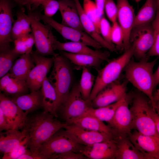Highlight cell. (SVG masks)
Wrapping results in <instances>:
<instances>
[{"label": "cell", "instance_id": "44", "mask_svg": "<svg viewBox=\"0 0 159 159\" xmlns=\"http://www.w3.org/2000/svg\"><path fill=\"white\" fill-rule=\"evenodd\" d=\"M54 159H87L83 154L72 151L59 154Z\"/></svg>", "mask_w": 159, "mask_h": 159}, {"label": "cell", "instance_id": "7", "mask_svg": "<svg viewBox=\"0 0 159 159\" xmlns=\"http://www.w3.org/2000/svg\"><path fill=\"white\" fill-rule=\"evenodd\" d=\"M28 15L31 23L32 33L35 41V45L38 53L45 56H55L53 45L57 39L49 25L44 24L41 22L36 12L28 10Z\"/></svg>", "mask_w": 159, "mask_h": 159}, {"label": "cell", "instance_id": "38", "mask_svg": "<svg viewBox=\"0 0 159 159\" xmlns=\"http://www.w3.org/2000/svg\"><path fill=\"white\" fill-rule=\"evenodd\" d=\"M32 4L41 5L44 9V14L48 17H52L59 10V2L56 0H34L31 3L29 9Z\"/></svg>", "mask_w": 159, "mask_h": 159}, {"label": "cell", "instance_id": "51", "mask_svg": "<svg viewBox=\"0 0 159 159\" xmlns=\"http://www.w3.org/2000/svg\"><path fill=\"white\" fill-rule=\"evenodd\" d=\"M154 99L155 100L159 96V87L157 90L155 95H154Z\"/></svg>", "mask_w": 159, "mask_h": 159}, {"label": "cell", "instance_id": "33", "mask_svg": "<svg viewBox=\"0 0 159 159\" xmlns=\"http://www.w3.org/2000/svg\"><path fill=\"white\" fill-rule=\"evenodd\" d=\"M123 97L116 102L106 106L96 108H94L92 106L90 107L83 115H91L102 121L106 122L109 124L112 121L116 110L121 103Z\"/></svg>", "mask_w": 159, "mask_h": 159}, {"label": "cell", "instance_id": "36", "mask_svg": "<svg viewBox=\"0 0 159 159\" xmlns=\"http://www.w3.org/2000/svg\"><path fill=\"white\" fill-rule=\"evenodd\" d=\"M20 56L14 51L13 49L0 52V78L9 72L14 61Z\"/></svg>", "mask_w": 159, "mask_h": 159}, {"label": "cell", "instance_id": "14", "mask_svg": "<svg viewBox=\"0 0 159 159\" xmlns=\"http://www.w3.org/2000/svg\"><path fill=\"white\" fill-rule=\"evenodd\" d=\"M116 0L117 19L123 33V48L126 50L130 47V36L133 28L136 15L133 7L127 0Z\"/></svg>", "mask_w": 159, "mask_h": 159}, {"label": "cell", "instance_id": "18", "mask_svg": "<svg viewBox=\"0 0 159 159\" xmlns=\"http://www.w3.org/2000/svg\"><path fill=\"white\" fill-rule=\"evenodd\" d=\"M135 147L148 159H159V138L141 134L137 131L130 136Z\"/></svg>", "mask_w": 159, "mask_h": 159}, {"label": "cell", "instance_id": "17", "mask_svg": "<svg viewBox=\"0 0 159 159\" xmlns=\"http://www.w3.org/2000/svg\"><path fill=\"white\" fill-rule=\"evenodd\" d=\"M125 84L115 82L101 90L92 101V107L98 108L116 102L127 94Z\"/></svg>", "mask_w": 159, "mask_h": 159}, {"label": "cell", "instance_id": "31", "mask_svg": "<svg viewBox=\"0 0 159 159\" xmlns=\"http://www.w3.org/2000/svg\"><path fill=\"white\" fill-rule=\"evenodd\" d=\"M61 54L74 64L80 67H92L98 69L104 60L93 55L61 51Z\"/></svg>", "mask_w": 159, "mask_h": 159}, {"label": "cell", "instance_id": "37", "mask_svg": "<svg viewBox=\"0 0 159 159\" xmlns=\"http://www.w3.org/2000/svg\"><path fill=\"white\" fill-rule=\"evenodd\" d=\"M82 7L85 13L94 24L97 32L100 34V24L102 17L99 14L95 2L92 0H83Z\"/></svg>", "mask_w": 159, "mask_h": 159}, {"label": "cell", "instance_id": "39", "mask_svg": "<svg viewBox=\"0 0 159 159\" xmlns=\"http://www.w3.org/2000/svg\"><path fill=\"white\" fill-rule=\"evenodd\" d=\"M153 32V42L152 47L148 52L150 56H159V11L151 23Z\"/></svg>", "mask_w": 159, "mask_h": 159}, {"label": "cell", "instance_id": "3", "mask_svg": "<svg viewBox=\"0 0 159 159\" xmlns=\"http://www.w3.org/2000/svg\"><path fill=\"white\" fill-rule=\"evenodd\" d=\"M54 57L53 69L47 78L57 93L58 110L65 102L71 90L73 77L68 59L58 54Z\"/></svg>", "mask_w": 159, "mask_h": 159}, {"label": "cell", "instance_id": "49", "mask_svg": "<svg viewBox=\"0 0 159 159\" xmlns=\"http://www.w3.org/2000/svg\"><path fill=\"white\" fill-rule=\"evenodd\" d=\"M154 83L155 89L159 84V65L156 71L154 73Z\"/></svg>", "mask_w": 159, "mask_h": 159}, {"label": "cell", "instance_id": "23", "mask_svg": "<svg viewBox=\"0 0 159 159\" xmlns=\"http://www.w3.org/2000/svg\"><path fill=\"white\" fill-rule=\"evenodd\" d=\"M9 97L27 114L43 107L42 96L41 89L37 91L31 92L29 94Z\"/></svg>", "mask_w": 159, "mask_h": 159}, {"label": "cell", "instance_id": "47", "mask_svg": "<svg viewBox=\"0 0 159 159\" xmlns=\"http://www.w3.org/2000/svg\"><path fill=\"white\" fill-rule=\"evenodd\" d=\"M106 0H95V3L100 15L103 17Z\"/></svg>", "mask_w": 159, "mask_h": 159}, {"label": "cell", "instance_id": "9", "mask_svg": "<svg viewBox=\"0 0 159 159\" xmlns=\"http://www.w3.org/2000/svg\"><path fill=\"white\" fill-rule=\"evenodd\" d=\"M92 106V102L82 97L79 86H73L65 102L61 107L62 114L65 122L70 121L82 115Z\"/></svg>", "mask_w": 159, "mask_h": 159}, {"label": "cell", "instance_id": "22", "mask_svg": "<svg viewBox=\"0 0 159 159\" xmlns=\"http://www.w3.org/2000/svg\"><path fill=\"white\" fill-rule=\"evenodd\" d=\"M0 89L1 92L9 97L26 94L29 90L26 81L14 77L9 72L1 78Z\"/></svg>", "mask_w": 159, "mask_h": 159}, {"label": "cell", "instance_id": "32", "mask_svg": "<svg viewBox=\"0 0 159 159\" xmlns=\"http://www.w3.org/2000/svg\"><path fill=\"white\" fill-rule=\"evenodd\" d=\"M157 11L156 0H146L136 15L133 28L151 23L155 17Z\"/></svg>", "mask_w": 159, "mask_h": 159}, {"label": "cell", "instance_id": "26", "mask_svg": "<svg viewBox=\"0 0 159 159\" xmlns=\"http://www.w3.org/2000/svg\"><path fill=\"white\" fill-rule=\"evenodd\" d=\"M44 111L57 117V97L55 90L47 77L41 88Z\"/></svg>", "mask_w": 159, "mask_h": 159}, {"label": "cell", "instance_id": "13", "mask_svg": "<svg viewBox=\"0 0 159 159\" xmlns=\"http://www.w3.org/2000/svg\"><path fill=\"white\" fill-rule=\"evenodd\" d=\"M10 0H0V52L11 48V32L15 21Z\"/></svg>", "mask_w": 159, "mask_h": 159}, {"label": "cell", "instance_id": "27", "mask_svg": "<svg viewBox=\"0 0 159 159\" xmlns=\"http://www.w3.org/2000/svg\"><path fill=\"white\" fill-rule=\"evenodd\" d=\"M26 132L23 129H11L0 132V151L3 154L8 153L19 145L26 136Z\"/></svg>", "mask_w": 159, "mask_h": 159}, {"label": "cell", "instance_id": "34", "mask_svg": "<svg viewBox=\"0 0 159 159\" xmlns=\"http://www.w3.org/2000/svg\"><path fill=\"white\" fill-rule=\"evenodd\" d=\"M80 80L79 84L80 90L83 98H89L93 89L95 77L87 67H83Z\"/></svg>", "mask_w": 159, "mask_h": 159}, {"label": "cell", "instance_id": "29", "mask_svg": "<svg viewBox=\"0 0 159 159\" xmlns=\"http://www.w3.org/2000/svg\"><path fill=\"white\" fill-rule=\"evenodd\" d=\"M31 53L22 54L16 60L9 71L12 76L26 80L29 72L35 66Z\"/></svg>", "mask_w": 159, "mask_h": 159}, {"label": "cell", "instance_id": "12", "mask_svg": "<svg viewBox=\"0 0 159 159\" xmlns=\"http://www.w3.org/2000/svg\"><path fill=\"white\" fill-rule=\"evenodd\" d=\"M129 99L126 94L109 124L114 134L119 139L130 136L131 130L133 129L132 115L129 107Z\"/></svg>", "mask_w": 159, "mask_h": 159}, {"label": "cell", "instance_id": "4", "mask_svg": "<svg viewBox=\"0 0 159 159\" xmlns=\"http://www.w3.org/2000/svg\"><path fill=\"white\" fill-rule=\"evenodd\" d=\"M133 52V48L131 45L121 55L109 61L104 67L99 70L89 98L90 101H92L101 90L118 78L131 60Z\"/></svg>", "mask_w": 159, "mask_h": 159}, {"label": "cell", "instance_id": "1", "mask_svg": "<svg viewBox=\"0 0 159 159\" xmlns=\"http://www.w3.org/2000/svg\"><path fill=\"white\" fill-rule=\"evenodd\" d=\"M54 117L44 111L27 117L23 129L29 138L28 148L32 152L38 153L40 147L67 124L55 119Z\"/></svg>", "mask_w": 159, "mask_h": 159}, {"label": "cell", "instance_id": "24", "mask_svg": "<svg viewBox=\"0 0 159 159\" xmlns=\"http://www.w3.org/2000/svg\"><path fill=\"white\" fill-rule=\"evenodd\" d=\"M74 0L85 31L93 39L99 43L102 47L112 52L115 51L116 49L115 46L107 42L98 32L94 24L85 13L79 0Z\"/></svg>", "mask_w": 159, "mask_h": 159}, {"label": "cell", "instance_id": "53", "mask_svg": "<svg viewBox=\"0 0 159 159\" xmlns=\"http://www.w3.org/2000/svg\"><path fill=\"white\" fill-rule=\"evenodd\" d=\"M13 0L14 2H16L17 4H19V5L21 2L22 0Z\"/></svg>", "mask_w": 159, "mask_h": 159}, {"label": "cell", "instance_id": "35", "mask_svg": "<svg viewBox=\"0 0 159 159\" xmlns=\"http://www.w3.org/2000/svg\"><path fill=\"white\" fill-rule=\"evenodd\" d=\"M14 51L21 55L26 53H31L35 44L33 35L32 33L19 37L13 41Z\"/></svg>", "mask_w": 159, "mask_h": 159}, {"label": "cell", "instance_id": "52", "mask_svg": "<svg viewBox=\"0 0 159 159\" xmlns=\"http://www.w3.org/2000/svg\"><path fill=\"white\" fill-rule=\"evenodd\" d=\"M156 103L157 106L156 110L157 111V113L159 115V99L156 102Z\"/></svg>", "mask_w": 159, "mask_h": 159}, {"label": "cell", "instance_id": "5", "mask_svg": "<svg viewBox=\"0 0 159 159\" xmlns=\"http://www.w3.org/2000/svg\"><path fill=\"white\" fill-rule=\"evenodd\" d=\"M151 107L143 95L138 94L134 96L130 108L133 128L143 135L159 138L155 122L150 113Z\"/></svg>", "mask_w": 159, "mask_h": 159}, {"label": "cell", "instance_id": "6", "mask_svg": "<svg viewBox=\"0 0 159 159\" xmlns=\"http://www.w3.org/2000/svg\"><path fill=\"white\" fill-rule=\"evenodd\" d=\"M54 133L38 150V153L47 159H54L57 155L67 152L80 151L84 145L79 143L65 129Z\"/></svg>", "mask_w": 159, "mask_h": 159}, {"label": "cell", "instance_id": "16", "mask_svg": "<svg viewBox=\"0 0 159 159\" xmlns=\"http://www.w3.org/2000/svg\"><path fill=\"white\" fill-rule=\"evenodd\" d=\"M80 144L85 146L114 140V136L97 131L85 129L73 124L64 127Z\"/></svg>", "mask_w": 159, "mask_h": 159}, {"label": "cell", "instance_id": "28", "mask_svg": "<svg viewBox=\"0 0 159 159\" xmlns=\"http://www.w3.org/2000/svg\"><path fill=\"white\" fill-rule=\"evenodd\" d=\"M115 159H148L126 137L119 139L117 142Z\"/></svg>", "mask_w": 159, "mask_h": 159}, {"label": "cell", "instance_id": "21", "mask_svg": "<svg viewBox=\"0 0 159 159\" xmlns=\"http://www.w3.org/2000/svg\"><path fill=\"white\" fill-rule=\"evenodd\" d=\"M89 46L78 42H62L55 41L53 45L54 50H58L70 53L87 54L98 57L104 61H108L109 56V53L106 52H103L98 50H93Z\"/></svg>", "mask_w": 159, "mask_h": 159}, {"label": "cell", "instance_id": "48", "mask_svg": "<svg viewBox=\"0 0 159 159\" xmlns=\"http://www.w3.org/2000/svg\"><path fill=\"white\" fill-rule=\"evenodd\" d=\"M151 115L155 122L157 131L159 134V115L152 107L150 109Z\"/></svg>", "mask_w": 159, "mask_h": 159}, {"label": "cell", "instance_id": "8", "mask_svg": "<svg viewBox=\"0 0 159 159\" xmlns=\"http://www.w3.org/2000/svg\"><path fill=\"white\" fill-rule=\"evenodd\" d=\"M36 12L41 20L53 28L64 39L72 42L82 43L97 50L102 47L85 31L64 25L57 22L52 17L47 16L39 12Z\"/></svg>", "mask_w": 159, "mask_h": 159}, {"label": "cell", "instance_id": "2", "mask_svg": "<svg viewBox=\"0 0 159 159\" xmlns=\"http://www.w3.org/2000/svg\"><path fill=\"white\" fill-rule=\"evenodd\" d=\"M156 60L148 62L142 60L138 62L130 61L125 68L127 80L148 97L152 107L156 110L153 91L154 90L153 69Z\"/></svg>", "mask_w": 159, "mask_h": 159}, {"label": "cell", "instance_id": "45", "mask_svg": "<svg viewBox=\"0 0 159 159\" xmlns=\"http://www.w3.org/2000/svg\"><path fill=\"white\" fill-rule=\"evenodd\" d=\"M19 159H47L44 156L39 153H34L29 149Z\"/></svg>", "mask_w": 159, "mask_h": 159}, {"label": "cell", "instance_id": "41", "mask_svg": "<svg viewBox=\"0 0 159 159\" xmlns=\"http://www.w3.org/2000/svg\"><path fill=\"white\" fill-rule=\"evenodd\" d=\"M111 40L112 44L117 47L123 48L124 34L122 30L117 21L112 26Z\"/></svg>", "mask_w": 159, "mask_h": 159}, {"label": "cell", "instance_id": "40", "mask_svg": "<svg viewBox=\"0 0 159 159\" xmlns=\"http://www.w3.org/2000/svg\"><path fill=\"white\" fill-rule=\"evenodd\" d=\"M29 138L28 136L22 141L11 151L3 154L2 159H19L28 150V143Z\"/></svg>", "mask_w": 159, "mask_h": 159}, {"label": "cell", "instance_id": "25", "mask_svg": "<svg viewBox=\"0 0 159 159\" xmlns=\"http://www.w3.org/2000/svg\"><path fill=\"white\" fill-rule=\"evenodd\" d=\"M67 124H73L82 128L104 133L114 136V132L110 126L106 125L97 118L89 115H83L72 120Z\"/></svg>", "mask_w": 159, "mask_h": 159}, {"label": "cell", "instance_id": "57", "mask_svg": "<svg viewBox=\"0 0 159 159\" xmlns=\"http://www.w3.org/2000/svg\"></svg>", "mask_w": 159, "mask_h": 159}, {"label": "cell", "instance_id": "56", "mask_svg": "<svg viewBox=\"0 0 159 159\" xmlns=\"http://www.w3.org/2000/svg\"><path fill=\"white\" fill-rule=\"evenodd\" d=\"M141 0H135L136 2H138L140 1Z\"/></svg>", "mask_w": 159, "mask_h": 159}, {"label": "cell", "instance_id": "54", "mask_svg": "<svg viewBox=\"0 0 159 159\" xmlns=\"http://www.w3.org/2000/svg\"><path fill=\"white\" fill-rule=\"evenodd\" d=\"M157 9L159 11V0H156Z\"/></svg>", "mask_w": 159, "mask_h": 159}, {"label": "cell", "instance_id": "11", "mask_svg": "<svg viewBox=\"0 0 159 159\" xmlns=\"http://www.w3.org/2000/svg\"><path fill=\"white\" fill-rule=\"evenodd\" d=\"M130 41L132 43L133 55L143 58L151 48L153 42V32L151 23L134 27L131 33Z\"/></svg>", "mask_w": 159, "mask_h": 159}, {"label": "cell", "instance_id": "55", "mask_svg": "<svg viewBox=\"0 0 159 159\" xmlns=\"http://www.w3.org/2000/svg\"><path fill=\"white\" fill-rule=\"evenodd\" d=\"M159 99V96L157 98L155 99V101L156 102Z\"/></svg>", "mask_w": 159, "mask_h": 159}, {"label": "cell", "instance_id": "42", "mask_svg": "<svg viewBox=\"0 0 159 159\" xmlns=\"http://www.w3.org/2000/svg\"><path fill=\"white\" fill-rule=\"evenodd\" d=\"M99 29L100 34L103 38L110 44L115 46L112 44L111 40L112 26L104 16L100 20Z\"/></svg>", "mask_w": 159, "mask_h": 159}, {"label": "cell", "instance_id": "19", "mask_svg": "<svg viewBox=\"0 0 159 159\" xmlns=\"http://www.w3.org/2000/svg\"><path fill=\"white\" fill-rule=\"evenodd\" d=\"M117 142L114 140L84 145L80 152L87 159H115Z\"/></svg>", "mask_w": 159, "mask_h": 159}, {"label": "cell", "instance_id": "15", "mask_svg": "<svg viewBox=\"0 0 159 159\" xmlns=\"http://www.w3.org/2000/svg\"><path fill=\"white\" fill-rule=\"evenodd\" d=\"M0 109L12 129L23 128L28 114L23 111L9 97L1 92Z\"/></svg>", "mask_w": 159, "mask_h": 159}, {"label": "cell", "instance_id": "20", "mask_svg": "<svg viewBox=\"0 0 159 159\" xmlns=\"http://www.w3.org/2000/svg\"><path fill=\"white\" fill-rule=\"evenodd\" d=\"M59 11L62 18V24L78 30L85 31L74 0L58 1Z\"/></svg>", "mask_w": 159, "mask_h": 159}, {"label": "cell", "instance_id": "46", "mask_svg": "<svg viewBox=\"0 0 159 159\" xmlns=\"http://www.w3.org/2000/svg\"><path fill=\"white\" fill-rule=\"evenodd\" d=\"M12 129L3 112L0 109V130H8Z\"/></svg>", "mask_w": 159, "mask_h": 159}, {"label": "cell", "instance_id": "10", "mask_svg": "<svg viewBox=\"0 0 159 159\" xmlns=\"http://www.w3.org/2000/svg\"><path fill=\"white\" fill-rule=\"evenodd\" d=\"M31 55L34 66L29 72L26 80L27 85L31 92L40 90L43 82L53 64L54 57H46L36 51Z\"/></svg>", "mask_w": 159, "mask_h": 159}, {"label": "cell", "instance_id": "50", "mask_svg": "<svg viewBox=\"0 0 159 159\" xmlns=\"http://www.w3.org/2000/svg\"><path fill=\"white\" fill-rule=\"evenodd\" d=\"M34 0H22L20 2L19 5L23 6H26L28 9L29 8L32 2Z\"/></svg>", "mask_w": 159, "mask_h": 159}, {"label": "cell", "instance_id": "43", "mask_svg": "<svg viewBox=\"0 0 159 159\" xmlns=\"http://www.w3.org/2000/svg\"><path fill=\"white\" fill-rule=\"evenodd\" d=\"M104 10L107 17L112 23L117 21L118 8L113 0H106Z\"/></svg>", "mask_w": 159, "mask_h": 159}, {"label": "cell", "instance_id": "30", "mask_svg": "<svg viewBox=\"0 0 159 159\" xmlns=\"http://www.w3.org/2000/svg\"><path fill=\"white\" fill-rule=\"evenodd\" d=\"M16 19L12 27L11 37L13 41L17 38L30 33L32 32L31 23L28 15L23 8L18 10L16 13Z\"/></svg>", "mask_w": 159, "mask_h": 159}]
</instances>
